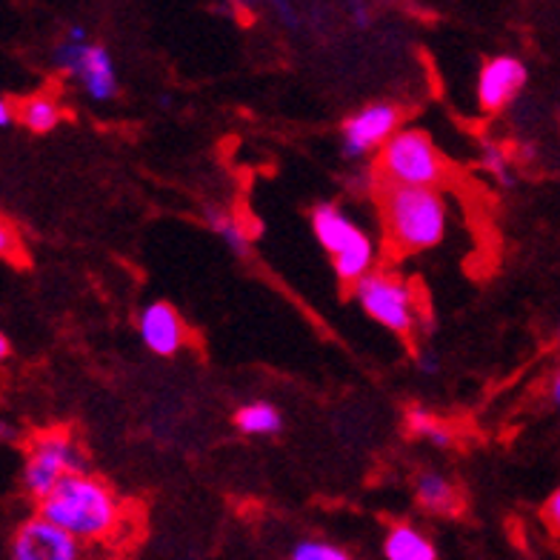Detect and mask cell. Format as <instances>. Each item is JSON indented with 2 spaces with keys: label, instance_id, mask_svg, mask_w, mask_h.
I'll list each match as a JSON object with an SVG mask.
<instances>
[{
  "label": "cell",
  "instance_id": "obj_1",
  "mask_svg": "<svg viewBox=\"0 0 560 560\" xmlns=\"http://www.w3.org/2000/svg\"><path fill=\"white\" fill-rule=\"evenodd\" d=\"M40 503V515L72 532L81 544H97L118 535L124 506L104 480L86 472L67 475Z\"/></svg>",
  "mask_w": 560,
  "mask_h": 560
},
{
  "label": "cell",
  "instance_id": "obj_2",
  "mask_svg": "<svg viewBox=\"0 0 560 560\" xmlns=\"http://www.w3.org/2000/svg\"><path fill=\"white\" fill-rule=\"evenodd\" d=\"M386 237L398 252H423L443 241L450 226V209L438 186H398L381 184Z\"/></svg>",
  "mask_w": 560,
  "mask_h": 560
},
{
  "label": "cell",
  "instance_id": "obj_3",
  "mask_svg": "<svg viewBox=\"0 0 560 560\" xmlns=\"http://www.w3.org/2000/svg\"><path fill=\"white\" fill-rule=\"evenodd\" d=\"M450 177V163L427 132L398 129L381 147L377 180L398 186H441Z\"/></svg>",
  "mask_w": 560,
  "mask_h": 560
},
{
  "label": "cell",
  "instance_id": "obj_4",
  "mask_svg": "<svg viewBox=\"0 0 560 560\" xmlns=\"http://www.w3.org/2000/svg\"><path fill=\"white\" fill-rule=\"evenodd\" d=\"M74 472H86V457L72 432L46 429V432L32 435L30 446H26V464H23L26 494H32L35 501H44L60 480Z\"/></svg>",
  "mask_w": 560,
  "mask_h": 560
},
{
  "label": "cell",
  "instance_id": "obj_5",
  "mask_svg": "<svg viewBox=\"0 0 560 560\" xmlns=\"http://www.w3.org/2000/svg\"><path fill=\"white\" fill-rule=\"evenodd\" d=\"M312 229L317 244L332 255L335 272L343 283L354 287L363 275L372 272L375 246L338 207H317L312 212Z\"/></svg>",
  "mask_w": 560,
  "mask_h": 560
},
{
  "label": "cell",
  "instance_id": "obj_6",
  "mask_svg": "<svg viewBox=\"0 0 560 560\" xmlns=\"http://www.w3.org/2000/svg\"><path fill=\"white\" fill-rule=\"evenodd\" d=\"M352 289L354 301L361 303L372 320L386 326L389 332H412L418 320V301H415L412 287L400 275L369 272Z\"/></svg>",
  "mask_w": 560,
  "mask_h": 560
},
{
  "label": "cell",
  "instance_id": "obj_7",
  "mask_svg": "<svg viewBox=\"0 0 560 560\" xmlns=\"http://www.w3.org/2000/svg\"><path fill=\"white\" fill-rule=\"evenodd\" d=\"M55 67L63 74H72L92 101H112L118 92V78H115V63L109 52L104 46L89 44L83 26H72L60 40L55 49Z\"/></svg>",
  "mask_w": 560,
  "mask_h": 560
},
{
  "label": "cell",
  "instance_id": "obj_8",
  "mask_svg": "<svg viewBox=\"0 0 560 560\" xmlns=\"http://www.w3.org/2000/svg\"><path fill=\"white\" fill-rule=\"evenodd\" d=\"M9 552L15 560H74L81 555V540L37 512L15 532Z\"/></svg>",
  "mask_w": 560,
  "mask_h": 560
},
{
  "label": "cell",
  "instance_id": "obj_9",
  "mask_svg": "<svg viewBox=\"0 0 560 560\" xmlns=\"http://www.w3.org/2000/svg\"><path fill=\"white\" fill-rule=\"evenodd\" d=\"M400 109L389 104H372L366 109L354 112L343 124V155L363 158L375 152L398 132Z\"/></svg>",
  "mask_w": 560,
  "mask_h": 560
},
{
  "label": "cell",
  "instance_id": "obj_10",
  "mask_svg": "<svg viewBox=\"0 0 560 560\" xmlns=\"http://www.w3.org/2000/svg\"><path fill=\"white\" fill-rule=\"evenodd\" d=\"M526 83V67L517 58H492L483 63L478 78V101L487 112H501L517 97Z\"/></svg>",
  "mask_w": 560,
  "mask_h": 560
},
{
  "label": "cell",
  "instance_id": "obj_11",
  "mask_svg": "<svg viewBox=\"0 0 560 560\" xmlns=\"http://www.w3.org/2000/svg\"><path fill=\"white\" fill-rule=\"evenodd\" d=\"M140 338H143V343L152 352L170 358V354L180 352L186 347L189 335H186V326L180 320V315L172 310L170 303L158 301L152 306H147L143 315H140Z\"/></svg>",
  "mask_w": 560,
  "mask_h": 560
},
{
  "label": "cell",
  "instance_id": "obj_12",
  "mask_svg": "<svg viewBox=\"0 0 560 560\" xmlns=\"http://www.w3.org/2000/svg\"><path fill=\"white\" fill-rule=\"evenodd\" d=\"M18 109V120H21L30 132H52L55 126L63 120V106H60L58 97L52 92H35V95L23 97Z\"/></svg>",
  "mask_w": 560,
  "mask_h": 560
},
{
  "label": "cell",
  "instance_id": "obj_13",
  "mask_svg": "<svg viewBox=\"0 0 560 560\" xmlns=\"http://www.w3.org/2000/svg\"><path fill=\"white\" fill-rule=\"evenodd\" d=\"M415 498L432 515H455L457 506H460L455 487L438 472H423L415 480Z\"/></svg>",
  "mask_w": 560,
  "mask_h": 560
},
{
  "label": "cell",
  "instance_id": "obj_14",
  "mask_svg": "<svg viewBox=\"0 0 560 560\" xmlns=\"http://www.w3.org/2000/svg\"><path fill=\"white\" fill-rule=\"evenodd\" d=\"M384 552L389 560H435L438 552L427 535H420L412 526H395L386 535Z\"/></svg>",
  "mask_w": 560,
  "mask_h": 560
},
{
  "label": "cell",
  "instance_id": "obj_15",
  "mask_svg": "<svg viewBox=\"0 0 560 560\" xmlns=\"http://www.w3.org/2000/svg\"><path fill=\"white\" fill-rule=\"evenodd\" d=\"M235 423L246 435H275L283 427V418L275 406L269 404H249L244 409H237Z\"/></svg>",
  "mask_w": 560,
  "mask_h": 560
},
{
  "label": "cell",
  "instance_id": "obj_16",
  "mask_svg": "<svg viewBox=\"0 0 560 560\" xmlns=\"http://www.w3.org/2000/svg\"><path fill=\"white\" fill-rule=\"evenodd\" d=\"M209 223H212V229L218 232V235L226 241V246L235 255H241V258H246L252 249V237L249 232H246V226L237 218H232V214L221 212V209H209Z\"/></svg>",
  "mask_w": 560,
  "mask_h": 560
},
{
  "label": "cell",
  "instance_id": "obj_17",
  "mask_svg": "<svg viewBox=\"0 0 560 560\" xmlns=\"http://www.w3.org/2000/svg\"><path fill=\"white\" fill-rule=\"evenodd\" d=\"M409 429L420 441L435 443V446H452V429L438 415L427 412V409H412L409 412Z\"/></svg>",
  "mask_w": 560,
  "mask_h": 560
},
{
  "label": "cell",
  "instance_id": "obj_18",
  "mask_svg": "<svg viewBox=\"0 0 560 560\" xmlns=\"http://www.w3.org/2000/svg\"><path fill=\"white\" fill-rule=\"evenodd\" d=\"M0 258L18 266L26 264V246H23L21 232L3 214H0Z\"/></svg>",
  "mask_w": 560,
  "mask_h": 560
},
{
  "label": "cell",
  "instance_id": "obj_19",
  "mask_svg": "<svg viewBox=\"0 0 560 560\" xmlns=\"http://www.w3.org/2000/svg\"><path fill=\"white\" fill-rule=\"evenodd\" d=\"M480 163H483V170L492 172L501 184H512V170H509V152L492 140H487L483 147H480Z\"/></svg>",
  "mask_w": 560,
  "mask_h": 560
},
{
  "label": "cell",
  "instance_id": "obj_20",
  "mask_svg": "<svg viewBox=\"0 0 560 560\" xmlns=\"http://www.w3.org/2000/svg\"><path fill=\"white\" fill-rule=\"evenodd\" d=\"M292 558L295 560H347L349 555L343 549L332 544H324V540H303L292 549Z\"/></svg>",
  "mask_w": 560,
  "mask_h": 560
},
{
  "label": "cell",
  "instance_id": "obj_21",
  "mask_svg": "<svg viewBox=\"0 0 560 560\" xmlns=\"http://www.w3.org/2000/svg\"><path fill=\"white\" fill-rule=\"evenodd\" d=\"M540 515H544L546 529L552 532V538L560 540V489L549 494V501L544 503V512H540Z\"/></svg>",
  "mask_w": 560,
  "mask_h": 560
},
{
  "label": "cell",
  "instance_id": "obj_22",
  "mask_svg": "<svg viewBox=\"0 0 560 560\" xmlns=\"http://www.w3.org/2000/svg\"><path fill=\"white\" fill-rule=\"evenodd\" d=\"M12 120H18V109L9 104L7 97H0V129H7Z\"/></svg>",
  "mask_w": 560,
  "mask_h": 560
},
{
  "label": "cell",
  "instance_id": "obj_23",
  "mask_svg": "<svg viewBox=\"0 0 560 560\" xmlns=\"http://www.w3.org/2000/svg\"><path fill=\"white\" fill-rule=\"evenodd\" d=\"M549 398H552V404L560 409V372L552 377V386H549Z\"/></svg>",
  "mask_w": 560,
  "mask_h": 560
},
{
  "label": "cell",
  "instance_id": "obj_24",
  "mask_svg": "<svg viewBox=\"0 0 560 560\" xmlns=\"http://www.w3.org/2000/svg\"><path fill=\"white\" fill-rule=\"evenodd\" d=\"M9 352H12V347H9V340H7V335L0 332V363L7 361V358H9Z\"/></svg>",
  "mask_w": 560,
  "mask_h": 560
},
{
  "label": "cell",
  "instance_id": "obj_25",
  "mask_svg": "<svg viewBox=\"0 0 560 560\" xmlns=\"http://www.w3.org/2000/svg\"><path fill=\"white\" fill-rule=\"evenodd\" d=\"M420 363H423V369H427V372H435L438 369L435 358H429V354H423V358H420Z\"/></svg>",
  "mask_w": 560,
  "mask_h": 560
},
{
  "label": "cell",
  "instance_id": "obj_26",
  "mask_svg": "<svg viewBox=\"0 0 560 560\" xmlns=\"http://www.w3.org/2000/svg\"><path fill=\"white\" fill-rule=\"evenodd\" d=\"M354 21H358V26H366L369 15H366V12H363V9H354Z\"/></svg>",
  "mask_w": 560,
  "mask_h": 560
},
{
  "label": "cell",
  "instance_id": "obj_27",
  "mask_svg": "<svg viewBox=\"0 0 560 560\" xmlns=\"http://www.w3.org/2000/svg\"><path fill=\"white\" fill-rule=\"evenodd\" d=\"M7 435H12V432H9V427H3V423H0V438H7Z\"/></svg>",
  "mask_w": 560,
  "mask_h": 560
},
{
  "label": "cell",
  "instance_id": "obj_28",
  "mask_svg": "<svg viewBox=\"0 0 560 560\" xmlns=\"http://www.w3.org/2000/svg\"><path fill=\"white\" fill-rule=\"evenodd\" d=\"M558 340H560V335H558Z\"/></svg>",
  "mask_w": 560,
  "mask_h": 560
}]
</instances>
